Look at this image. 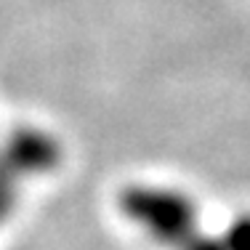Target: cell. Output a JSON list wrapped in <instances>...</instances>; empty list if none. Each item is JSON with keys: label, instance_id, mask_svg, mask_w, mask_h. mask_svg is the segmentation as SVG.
I'll return each mask as SVG.
<instances>
[{"label": "cell", "instance_id": "6da1fadb", "mask_svg": "<svg viewBox=\"0 0 250 250\" xmlns=\"http://www.w3.org/2000/svg\"><path fill=\"white\" fill-rule=\"evenodd\" d=\"M231 250H250V221H240L229 231Z\"/></svg>", "mask_w": 250, "mask_h": 250}]
</instances>
